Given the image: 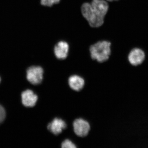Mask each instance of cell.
<instances>
[{
	"instance_id": "9",
	"label": "cell",
	"mask_w": 148,
	"mask_h": 148,
	"mask_svg": "<svg viewBox=\"0 0 148 148\" xmlns=\"http://www.w3.org/2000/svg\"><path fill=\"white\" fill-rule=\"evenodd\" d=\"M38 98L33 91L30 90H25L21 94V100L24 106L33 107L35 106Z\"/></svg>"
},
{
	"instance_id": "3",
	"label": "cell",
	"mask_w": 148,
	"mask_h": 148,
	"mask_svg": "<svg viewBox=\"0 0 148 148\" xmlns=\"http://www.w3.org/2000/svg\"><path fill=\"white\" fill-rule=\"evenodd\" d=\"M73 130L75 135L79 138H85L89 134L91 129L89 123L82 118H77L73 123Z\"/></svg>"
},
{
	"instance_id": "1",
	"label": "cell",
	"mask_w": 148,
	"mask_h": 148,
	"mask_svg": "<svg viewBox=\"0 0 148 148\" xmlns=\"http://www.w3.org/2000/svg\"><path fill=\"white\" fill-rule=\"evenodd\" d=\"M109 7L106 0H91L90 2L83 3L80 12L90 27L98 28L103 26Z\"/></svg>"
},
{
	"instance_id": "10",
	"label": "cell",
	"mask_w": 148,
	"mask_h": 148,
	"mask_svg": "<svg viewBox=\"0 0 148 148\" xmlns=\"http://www.w3.org/2000/svg\"><path fill=\"white\" fill-rule=\"evenodd\" d=\"M61 148H77L76 145L69 139H66L61 143Z\"/></svg>"
},
{
	"instance_id": "6",
	"label": "cell",
	"mask_w": 148,
	"mask_h": 148,
	"mask_svg": "<svg viewBox=\"0 0 148 148\" xmlns=\"http://www.w3.org/2000/svg\"><path fill=\"white\" fill-rule=\"evenodd\" d=\"M70 46L65 40H61L56 44L54 47V55L59 60H64L68 58L70 52Z\"/></svg>"
},
{
	"instance_id": "5",
	"label": "cell",
	"mask_w": 148,
	"mask_h": 148,
	"mask_svg": "<svg viewBox=\"0 0 148 148\" xmlns=\"http://www.w3.org/2000/svg\"><path fill=\"white\" fill-rule=\"evenodd\" d=\"M145 52L138 48L132 49L127 56L129 64L131 66L135 67L142 65L145 61Z\"/></svg>"
},
{
	"instance_id": "12",
	"label": "cell",
	"mask_w": 148,
	"mask_h": 148,
	"mask_svg": "<svg viewBox=\"0 0 148 148\" xmlns=\"http://www.w3.org/2000/svg\"><path fill=\"white\" fill-rule=\"evenodd\" d=\"M5 117V112L4 109L1 106H0V124L3 121Z\"/></svg>"
},
{
	"instance_id": "11",
	"label": "cell",
	"mask_w": 148,
	"mask_h": 148,
	"mask_svg": "<svg viewBox=\"0 0 148 148\" xmlns=\"http://www.w3.org/2000/svg\"><path fill=\"white\" fill-rule=\"evenodd\" d=\"M61 1V0H41L40 3L42 5L51 7L59 3Z\"/></svg>"
},
{
	"instance_id": "2",
	"label": "cell",
	"mask_w": 148,
	"mask_h": 148,
	"mask_svg": "<svg viewBox=\"0 0 148 148\" xmlns=\"http://www.w3.org/2000/svg\"><path fill=\"white\" fill-rule=\"evenodd\" d=\"M111 47L112 43L106 40H101L92 44L89 47L90 58L99 63L108 61L112 54Z\"/></svg>"
},
{
	"instance_id": "13",
	"label": "cell",
	"mask_w": 148,
	"mask_h": 148,
	"mask_svg": "<svg viewBox=\"0 0 148 148\" xmlns=\"http://www.w3.org/2000/svg\"><path fill=\"white\" fill-rule=\"evenodd\" d=\"M108 2H113L117 1H119V0H106Z\"/></svg>"
},
{
	"instance_id": "14",
	"label": "cell",
	"mask_w": 148,
	"mask_h": 148,
	"mask_svg": "<svg viewBox=\"0 0 148 148\" xmlns=\"http://www.w3.org/2000/svg\"><path fill=\"white\" fill-rule=\"evenodd\" d=\"M0 82H1V78H0Z\"/></svg>"
},
{
	"instance_id": "4",
	"label": "cell",
	"mask_w": 148,
	"mask_h": 148,
	"mask_svg": "<svg viewBox=\"0 0 148 148\" xmlns=\"http://www.w3.org/2000/svg\"><path fill=\"white\" fill-rule=\"evenodd\" d=\"M43 69L40 66H32L27 71V79L32 84L38 85L42 82Z\"/></svg>"
},
{
	"instance_id": "7",
	"label": "cell",
	"mask_w": 148,
	"mask_h": 148,
	"mask_svg": "<svg viewBox=\"0 0 148 148\" xmlns=\"http://www.w3.org/2000/svg\"><path fill=\"white\" fill-rule=\"evenodd\" d=\"M67 124L64 119L59 118L54 119L47 125V129L55 135L61 134L67 128Z\"/></svg>"
},
{
	"instance_id": "8",
	"label": "cell",
	"mask_w": 148,
	"mask_h": 148,
	"mask_svg": "<svg viewBox=\"0 0 148 148\" xmlns=\"http://www.w3.org/2000/svg\"><path fill=\"white\" fill-rule=\"evenodd\" d=\"M85 83L82 77L76 74L70 76L68 79L69 87L76 92H79L82 90L85 85Z\"/></svg>"
}]
</instances>
